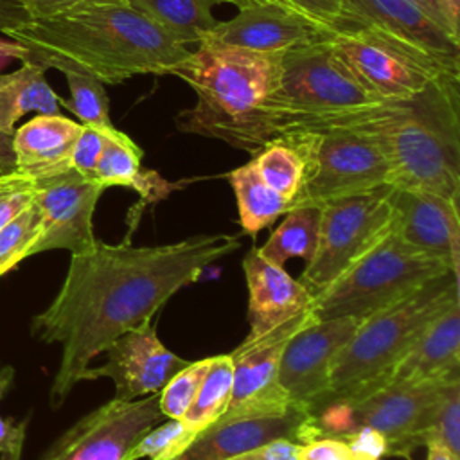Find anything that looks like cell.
Instances as JSON below:
<instances>
[{
	"mask_svg": "<svg viewBox=\"0 0 460 460\" xmlns=\"http://www.w3.org/2000/svg\"><path fill=\"white\" fill-rule=\"evenodd\" d=\"M241 246L237 235L201 234L160 246L95 241L70 255L65 280L49 307L32 318V336L59 343L61 359L49 392L59 408L92 359L120 334L151 323L180 289Z\"/></svg>",
	"mask_w": 460,
	"mask_h": 460,
	"instance_id": "cell-1",
	"label": "cell"
},
{
	"mask_svg": "<svg viewBox=\"0 0 460 460\" xmlns=\"http://www.w3.org/2000/svg\"><path fill=\"white\" fill-rule=\"evenodd\" d=\"M4 34L25 49L27 61L83 72L102 84L171 74L190 52L128 0H83L31 16Z\"/></svg>",
	"mask_w": 460,
	"mask_h": 460,
	"instance_id": "cell-2",
	"label": "cell"
},
{
	"mask_svg": "<svg viewBox=\"0 0 460 460\" xmlns=\"http://www.w3.org/2000/svg\"><path fill=\"white\" fill-rule=\"evenodd\" d=\"M282 58L284 52L201 40L171 70L196 93V102L176 115V128L255 155L277 137L270 108L280 86Z\"/></svg>",
	"mask_w": 460,
	"mask_h": 460,
	"instance_id": "cell-3",
	"label": "cell"
},
{
	"mask_svg": "<svg viewBox=\"0 0 460 460\" xmlns=\"http://www.w3.org/2000/svg\"><path fill=\"white\" fill-rule=\"evenodd\" d=\"M354 128L383 153L390 185L460 199V75L437 77L408 99L383 102Z\"/></svg>",
	"mask_w": 460,
	"mask_h": 460,
	"instance_id": "cell-4",
	"label": "cell"
},
{
	"mask_svg": "<svg viewBox=\"0 0 460 460\" xmlns=\"http://www.w3.org/2000/svg\"><path fill=\"white\" fill-rule=\"evenodd\" d=\"M456 302H460L458 275L446 273L401 302L363 318L334 358L327 394L311 413L329 402L359 399L388 385L395 365L428 323Z\"/></svg>",
	"mask_w": 460,
	"mask_h": 460,
	"instance_id": "cell-5",
	"label": "cell"
},
{
	"mask_svg": "<svg viewBox=\"0 0 460 460\" xmlns=\"http://www.w3.org/2000/svg\"><path fill=\"white\" fill-rule=\"evenodd\" d=\"M381 104L358 83L325 40L284 52L280 86L270 115L275 135L325 133L354 128Z\"/></svg>",
	"mask_w": 460,
	"mask_h": 460,
	"instance_id": "cell-6",
	"label": "cell"
},
{
	"mask_svg": "<svg viewBox=\"0 0 460 460\" xmlns=\"http://www.w3.org/2000/svg\"><path fill=\"white\" fill-rule=\"evenodd\" d=\"M446 273H455L446 259L411 250L388 234L340 279L313 296L311 311L316 320L367 318Z\"/></svg>",
	"mask_w": 460,
	"mask_h": 460,
	"instance_id": "cell-7",
	"label": "cell"
},
{
	"mask_svg": "<svg viewBox=\"0 0 460 460\" xmlns=\"http://www.w3.org/2000/svg\"><path fill=\"white\" fill-rule=\"evenodd\" d=\"M304 160V180L291 207L322 205L329 199L390 185L388 164L376 142L356 128L325 133H282Z\"/></svg>",
	"mask_w": 460,
	"mask_h": 460,
	"instance_id": "cell-8",
	"label": "cell"
},
{
	"mask_svg": "<svg viewBox=\"0 0 460 460\" xmlns=\"http://www.w3.org/2000/svg\"><path fill=\"white\" fill-rule=\"evenodd\" d=\"M394 185L322 203L316 250L298 282L316 296L390 234Z\"/></svg>",
	"mask_w": 460,
	"mask_h": 460,
	"instance_id": "cell-9",
	"label": "cell"
},
{
	"mask_svg": "<svg viewBox=\"0 0 460 460\" xmlns=\"http://www.w3.org/2000/svg\"><path fill=\"white\" fill-rule=\"evenodd\" d=\"M442 385L388 383L359 399L329 402L311 413L316 438L365 426L386 438L388 456H408L415 447L424 446L428 413Z\"/></svg>",
	"mask_w": 460,
	"mask_h": 460,
	"instance_id": "cell-10",
	"label": "cell"
},
{
	"mask_svg": "<svg viewBox=\"0 0 460 460\" xmlns=\"http://www.w3.org/2000/svg\"><path fill=\"white\" fill-rule=\"evenodd\" d=\"M341 23L377 36L438 77L460 75V41L411 0H341Z\"/></svg>",
	"mask_w": 460,
	"mask_h": 460,
	"instance_id": "cell-11",
	"label": "cell"
},
{
	"mask_svg": "<svg viewBox=\"0 0 460 460\" xmlns=\"http://www.w3.org/2000/svg\"><path fill=\"white\" fill-rule=\"evenodd\" d=\"M313 322H316V316L309 309L264 334L246 336L230 352L234 385L228 408L221 419L282 415L295 406L279 383L280 358L288 341Z\"/></svg>",
	"mask_w": 460,
	"mask_h": 460,
	"instance_id": "cell-12",
	"label": "cell"
},
{
	"mask_svg": "<svg viewBox=\"0 0 460 460\" xmlns=\"http://www.w3.org/2000/svg\"><path fill=\"white\" fill-rule=\"evenodd\" d=\"M164 419L160 392L133 401L113 397L70 426L41 460H122Z\"/></svg>",
	"mask_w": 460,
	"mask_h": 460,
	"instance_id": "cell-13",
	"label": "cell"
},
{
	"mask_svg": "<svg viewBox=\"0 0 460 460\" xmlns=\"http://www.w3.org/2000/svg\"><path fill=\"white\" fill-rule=\"evenodd\" d=\"M327 41L358 83L379 102L408 99L438 77L399 49L349 23L338 25Z\"/></svg>",
	"mask_w": 460,
	"mask_h": 460,
	"instance_id": "cell-14",
	"label": "cell"
},
{
	"mask_svg": "<svg viewBox=\"0 0 460 460\" xmlns=\"http://www.w3.org/2000/svg\"><path fill=\"white\" fill-rule=\"evenodd\" d=\"M34 183V205L41 216V232L29 250V257L50 250H66L70 255L90 250L97 241L93 212L104 187L74 169Z\"/></svg>",
	"mask_w": 460,
	"mask_h": 460,
	"instance_id": "cell-15",
	"label": "cell"
},
{
	"mask_svg": "<svg viewBox=\"0 0 460 460\" xmlns=\"http://www.w3.org/2000/svg\"><path fill=\"white\" fill-rule=\"evenodd\" d=\"M361 320L358 316L316 320L288 341L280 358L279 383L291 404L311 411L323 399L332 361L352 338Z\"/></svg>",
	"mask_w": 460,
	"mask_h": 460,
	"instance_id": "cell-16",
	"label": "cell"
},
{
	"mask_svg": "<svg viewBox=\"0 0 460 460\" xmlns=\"http://www.w3.org/2000/svg\"><path fill=\"white\" fill-rule=\"evenodd\" d=\"M101 367H88L83 381L110 377L115 399L133 401L160 392L167 381L189 365L187 359L169 350L158 338L153 323L120 334L106 349Z\"/></svg>",
	"mask_w": 460,
	"mask_h": 460,
	"instance_id": "cell-17",
	"label": "cell"
},
{
	"mask_svg": "<svg viewBox=\"0 0 460 460\" xmlns=\"http://www.w3.org/2000/svg\"><path fill=\"white\" fill-rule=\"evenodd\" d=\"M460 199L428 190L392 187L390 234L404 246L446 259L458 275Z\"/></svg>",
	"mask_w": 460,
	"mask_h": 460,
	"instance_id": "cell-18",
	"label": "cell"
},
{
	"mask_svg": "<svg viewBox=\"0 0 460 460\" xmlns=\"http://www.w3.org/2000/svg\"><path fill=\"white\" fill-rule=\"evenodd\" d=\"M277 438H288L296 444L316 438L311 411L291 406L282 415L219 419L199 429L174 460H223Z\"/></svg>",
	"mask_w": 460,
	"mask_h": 460,
	"instance_id": "cell-19",
	"label": "cell"
},
{
	"mask_svg": "<svg viewBox=\"0 0 460 460\" xmlns=\"http://www.w3.org/2000/svg\"><path fill=\"white\" fill-rule=\"evenodd\" d=\"M331 29L277 4H246L226 22H217L201 40L259 52H288L329 40Z\"/></svg>",
	"mask_w": 460,
	"mask_h": 460,
	"instance_id": "cell-20",
	"label": "cell"
},
{
	"mask_svg": "<svg viewBox=\"0 0 460 460\" xmlns=\"http://www.w3.org/2000/svg\"><path fill=\"white\" fill-rule=\"evenodd\" d=\"M243 270L248 286V336L264 334L311 309L313 295L284 266L262 259L255 248L246 253Z\"/></svg>",
	"mask_w": 460,
	"mask_h": 460,
	"instance_id": "cell-21",
	"label": "cell"
},
{
	"mask_svg": "<svg viewBox=\"0 0 460 460\" xmlns=\"http://www.w3.org/2000/svg\"><path fill=\"white\" fill-rule=\"evenodd\" d=\"M449 381H460V302L428 323L388 379L399 385Z\"/></svg>",
	"mask_w": 460,
	"mask_h": 460,
	"instance_id": "cell-22",
	"label": "cell"
},
{
	"mask_svg": "<svg viewBox=\"0 0 460 460\" xmlns=\"http://www.w3.org/2000/svg\"><path fill=\"white\" fill-rule=\"evenodd\" d=\"M81 124L59 115H36L13 133L16 171L34 181L68 169Z\"/></svg>",
	"mask_w": 460,
	"mask_h": 460,
	"instance_id": "cell-23",
	"label": "cell"
},
{
	"mask_svg": "<svg viewBox=\"0 0 460 460\" xmlns=\"http://www.w3.org/2000/svg\"><path fill=\"white\" fill-rule=\"evenodd\" d=\"M142 149L115 126L106 129L102 153L97 160L93 180L104 189L119 185L137 190L146 199L164 196L171 185L156 172L142 171Z\"/></svg>",
	"mask_w": 460,
	"mask_h": 460,
	"instance_id": "cell-24",
	"label": "cell"
},
{
	"mask_svg": "<svg viewBox=\"0 0 460 460\" xmlns=\"http://www.w3.org/2000/svg\"><path fill=\"white\" fill-rule=\"evenodd\" d=\"M45 66L23 61L14 72L0 74V131L13 135L29 111L59 115V97L45 79Z\"/></svg>",
	"mask_w": 460,
	"mask_h": 460,
	"instance_id": "cell-25",
	"label": "cell"
},
{
	"mask_svg": "<svg viewBox=\"0 0 460 460\" xmlns=\"http://www.w3.org/2000/svg\"><path fill=\"white\" fill-rule=\"evenodd\" d=\"M138 13L156 23L171 38L187 43H199L217 23L214 5L230 0H128Z\"/></svg>",
	"mask_w": 460,
	"mask_h": 460,
	"instance_id": "cell-26",
	"label": "cell"
},
{
	"mask_svg": "<svg viewBox=\"0 0 460 460\" xmlns=\"http://www.w3.org/2000/svg\"><path fill=\"white\" fill-rule=\"evenodd\" d=\"M228 181L235 192L239 223L243 230L255 235L291 208V201L264 183L253 162L234 169Z\"/></svg>",
	"mask_w": 460,
	"mask_h": 460,
	"instance_id": "cell-27",
	"label": "cell"
},
{
	"mask_svg": "<svg viewBox=\"0 0 460 460\" xmlns=\"http://www.w3.org/2000/svg\"><path fill=\"white\" fill-rule=\"evenodd\" d=\"M320 214V205L291 207L266 243L255 248L257 253L279 266H284V262L293 257H300L309 262L318 243Z\"/></svg>",
	"mask_w": 460,
	"mask_h": 460,
	"instance_id": "cell-28",
	"label": "cell"
},
{
	"mask_svg": "<svg viewBox=\"0 0 460 460\" xmlns=\"http://www.w3.org/2000/svg\"><path fill=\"white\" fill-rule=\"evenodd\" d=\"M252 156V162L264 183L286 199L293 201L302 185L305 165L302 155L288 135H277Z\"/></svg>",
	"mask_w": 460,
	"mask_h": 460,
	"instance_id": "cell-29",
	"label": "cell"
},
{
	"mask_svg": "<svg viewBox=\"0 0 460 460\" xmlns=\"http://www.w3.org/2000/svg\"><path fill=\"white\" fill-rule=\"evenodd\" d=\"M232 385L234 367L230 354L212 356L210 368L199 386V392L181 420L199 431L221 419L232 397Z\"/></svg>",
	"mask_w": 460,
	"mask_h": 460,
	"instance_id": "cell-30",
	"label": "cell"
},
{
	"mask_svg": "<svg viewBox=\"0 0 460 460\" xmlns=\"http://www.w3.org/2000/svg\"><path fill=\"white\" fill-rule=\"evenodd\" d=\"M70 88V101L59 99L74 115L79 117V124L90 128H111L110 120V99L106 95L104 84L93 75L66 70L63 72Z\"/></svg>",
	"mask_w": 460,
	"mask_h": 460,
	"instance_id": "cell-31",
	"label": "cell"
},
{
	"mask_svg": "<svg viewBox=\"0 0 460 460\" xmlns=\"http://www.w3.org/2000/svg\"><path fill=\"white\" fill-rule=\"evenodd\" d=\"M438 442L460 458V381L444 383L429 408L424 446Z\"/></svg>",
	"mask_w": 460,
	"mask_h": 460,
	"instance_id": "cell-32",
	"label": "cell"
},
{
	"mask_svg": "<svg viewBox=\"0 0 460 460\" xmlns=\"http://www.w3.org/2000/svg\"><path fill=\"white\" fill-rule=\"evenodd\" d=\"M198 429L187 426L181 419L162 420L151 428L122 460H174L196 437Z\"/></svg>",
	"mask_w": 460,
	"mask_h": 460,
	"instance_id": "cell-33",
	"label": "cell"
},
{
	"mask_svg": "<svg viewBox=\"0 0 460 460\" xmlns=\"http://www.w3.org/2000/svg\"><path fill=\"white\" fill-rule=\"evenodd\" d=\"M41 232V216L32 203L27 210L0 228V277L29 257Z\"/></svg>",
	"mask_w": 460,
	"mask_h": 460,
	"instance_id": "cell-34",
	"label": "cell"
},
{
	"mask_svg": "<svg viewBox=\"0 0 460 460\" xmlns=\"http://www.w3.org/2000/svg\"><path fill=\"white\" fill-rule=\"evenodd\" d=\"M212 358L189 361L160 390V410L167 419H181L194 402L199 386L210 368Z\"/></svg>",
	"mask_w": 460,
	"mask_h": 460,
	"instance_id": "cell-35",
	"label": "cell"
},
{
	"mask_svg": "<svg viewBox=\"0 0 460 460\" xmlns=\"http://www.w3.org/2000/svg\"><path fill=\"white\" fill-rule=\"evenodd\" d=\"M34 180L18 171L0 174V228L34 203Z\"/></svg>",
	"mask_w": 460,
	"mask_h": 460,
	"instance_id": "cell-36",
	"label": "cell"
},
{
	"mask_svg": "<svg viewBox=\"0 0 460 460\" xmlns=\"http://www.w3.org/2000/svg\"><path fill=\"white\" fill-rule=\"evenodd\" d=\"M230 4L235 7L246 4H277L296 11L331 31L341 22V0H230Z\"/></svg>",
	"mask_w": 460,
	"mask_h": 460,
	"instance_id": "cell-37",
	"label": "cell"
},
{
	"mask_svg": "<svg viewBox=\"0 0 460 460\" xmlns=\"http://www.w3.org/2000/svg\"><path fill=\"white\" fill-rule=\"evenodd\" d=\"M106 129L108 128L99 129V128H90V126L81 124L79 137L72 149L70 165L74 171H77L84 178L93 180L95 165H97V160L102 153L104 140H106Z\"/></svg>",
	"mask_w": 460,
	"mask_h": 460,
	"instance_id": "cell-38",
	"label": "cell"
},
{
	"mask_svg": "<svg viewBox=\"0 0 460 460\" xmlns=\"http://www.w3.org/2000/svg\"><path fill=\"white\" fill-rule=\"evenodd\" d=\"M336 438H341L354 460H381L388 456V444L386 438L372 428H358L349 433L332 435Z\"/></svg>",
	"mask_w": 460,
	"mask_h": 460,
	"instance_id": "cell-39",
	"label": "cell"
},
{
	"mask_svg": "<svg viewBox=\"0 0 460 460\" xmlns=\"http://www.w3.org/2000/svg\"><path fill=\"white\" fill-rule=\"evenodd\" d=\"M295 460H354V458L341 438L318 437L300 444Z\"/></svg>",
	"mask_w": 460,
	"mask_h": 460,
	"instance_id": "cell-40",
	"label": "cell"
},
{
	"mask_svg": "<svg viewBox=\"0 0 460 460\" xmlns=\"http://www.w3.org/2000/svg\"><path fill=\"white\" fill-rule=\"evenodd\" d=\"M296 442L288 438H277L268 444H262L259 447H253L250 451L223 458V460H295L298 451Z\"/></svg>",
	"mask_w": 460,
	"mask_h": 460,
	"instance_id": "cell-41",
	"label": "cell"
},
{
	"mask_svg": "<svg viewBox=\"0 0 460 460\" xmlns=\"http://www.w3.org/2000/svg\"><path fill=\"white\" fill-rule=\"evenodd\" d=\"M23 440H25V422L14 424L0 415V455L23 447Z\"/></svg>",
	"mask_w": 460,
	"mask_h": 460,
	"instance_id": "cell-42",
	"label": "cell"
},
{
	"mask_svg": "<svg viewBox=\"0 0 460 460\" xmlns=\"http://www.w3.org/2000/svg\"><path fill=\"white\" fill-rule=\"evenodd\" d=\"M4 2H11V4L22 7L31 18V16H36V14H43V13L61 9V7H68V5L83 2V0H4Z\"/></svg>",
	"mask_w": 460,
	"mask_h": 460,
	"instance_id": "cell-43",
	"label": "cell"
},
{
	"mask_svg": "<svg viewBox=\"0 0 460 460\" xmlns=\"http://www.w3.org/2000/svg\"><path fill=\"white\" fill-rule=\"evenodd\" d=\"M451 34L460 40V0H435Z\"/></svg>",
	"mask_w": 460,
	"mask_h": 460,
	"instance_id": "cell-44",
	"label": "cell"
},
{
	"mask_svg": "<svg viewBox=\"0 0 460 460\" xmlns=\"http://www.w3.org/2000/svg\"><path fill=\"white\" fill-rule=\"evenodd\" d=\"M27 18H29V14L22 7H18L11 2L0 0V32L14 27L20 22H25Z\"/></svg>",
	"mask_w": 460,
	"mask_h": 460,
	"instance_id": "cell-45",
	"label": "cell"
},
{
	"mask_svg": "<svg viewBox=\"0 0 460 460\" xmlns=\"http://www.w3.org/2000/svg\"><path fill=\"white\" fill-rule=\"evenodd\" d=\"M16 171L14 153H13V135L0 131V174Z\"/></svg>",
	"mask_w": 460,
	"mask_h": 460,
	"instance_id": "cell-46",
	"label": "cell"
},
{
	"mask_svg": "<svg viewBox=\"0 0 460 460\" xmlns=\"http://www.w3.org/2000/svg\"><path fill=\"white\" fill-rule=\"evenodd\" d=\"M411 2H413V4H415V5H417L420 11H422V13H426V14H428V16H429V18H431L435 23H438V25H440L444 31H447V32H449V36H453L435 0H411ZM453 38H455V36H453ZM455 40H456V38H455ZM456 41H460V40H456Z\"/></svg>",
	"mask_w": 460,
	"mask_h": 460,
	"instance_id": "cell-47",
	"label": "cell"
},
{
	"mask_svg": "<svg viewBox=\"0 0 460 460\" xmlns=\"http://www.w3.org/2000/svg\"><path fill=\"white\" fill-rule=\"evenodd\" d=\"M428 455L426 460H460L456 455H453L447 447H444L438 442H428Z\"/></svg>",
	"mask_w": 460,
	"mask_h": 460,
	"instance_id": "cell-48",
	"label": "cell"
},
{
	"mask_svg": "<svg viewBox=\"0 0 460 460\" xmlns=\"http://www.w3.org/2000/svg\"><path fill=\"white\" fill-rule=\"evenodd\" d=\"M14 377V370L9 365H0V399L2 395L7 392V388L11 386Z\"/></svg>",
	"mask_w": 460,
	"mask_h": 460,
	"instance_id": "cell-49",
	"label": "cell"
}]
</instances>
